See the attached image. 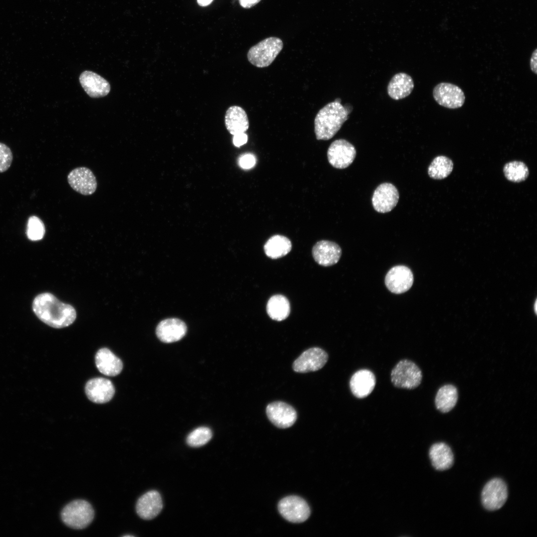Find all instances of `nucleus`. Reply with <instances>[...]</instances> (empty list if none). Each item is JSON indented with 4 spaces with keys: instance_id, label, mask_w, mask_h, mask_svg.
<instances>
[{
    "instance_id": "12",
    "label": "nucleus",
    "mask_w": 537,
    "mask_h": 537,
    "mask_svg": "<svg viewBox=\"0 0 537 537\" xmlns=\"http://www.w3.org/2000/svg\"><path fill=\"white\" fill-rule=\"evenodd\" d=\"M413 281V274L411 269L402 265L392 267L385 278L386 286L390 292L395 294L408 291L412 286Z\"/></svg>"
},
{
    "instance_id": "27",
    "label": "nucleus",
    "mask_w": 537,
    "mask_h": 537,
    "mask_svg": "<svg viewBox=\"0 0 537 537\" xmlns=\"http://www.w3.org/2000/svg\"><path fill=\"white\" fill-rule=\"evenodd\" d=\"M457 399L456 388L452 385L447 384L439 389L435 398V405L440 411L447 413L454 408Z\"/></svg>"
},
{
    "instance_id": "26",
    "label": "nucleus",
    "mask_w": 537,
    "mask_h": 537,
    "mask_svg": "<svg viewBox=\"0 0 537 537\" xmlns=\"http://www.w3.org/2000/svg\"><path fill=\"white\" fill-rule=\"evenodd\" d=\"M267 312L269 317L273 320H284L288 317L290 312L289 302L284 295H273L268 301Z\"/></svg>"
},
{
    "instance_id": "13",
    "label": "nucleus",
    "mask_w": 537,
    "mask_h": 537,
    "mask_svg": "<svg viewBox=\"0 0 537 537\" xmlns=\"http://www.w3.org/2000/svg\"><path fill=\"white\" fill-rule=\"evenodd\" d=\"M266 413L269 421L274 426L281 429L290 427L297 419L295 409L282 401L269 403L266 408Z\"/></svg>"
},
{
    "instance_id": "23",
    "label": "nucleus",
    "mask_w": 537,
    "mask_h": 537,
    "mask_svg": "<svg viewBox=\"0 0 537 537\" xmlns=\"http://www.w3.org/2000/svg\"><path fill=\"white\" fill-rule=\"evenodd\" d=\"M429 456L432 465L438 470L448 469L453 463L452 451L450 448L444 443H437L433 445L429 450Z\"/></svg>"
},
{
    "instance_id": "30",
    "label": "nucleus",
    "mask_w": 537,
    "mask_h": 537,
    "mask_svg": "<svg viewBox=\"0 0 537 537\" xmlns=\"http://www.w3.org/2000/svg\"><path fill=\"white\" fill-rule=\"evenodd\" d=\"M212 433L206 427H198L192 431L187 437V444L192 447H199L205 445L211 439Z\"/></svg>"
},
{
    "instance_id": "32",
    "label": "nucleus",
    "mask_w": 537,
    "mask_h": 537,
    "mask_svg": "<svg viewBox=\"0 0 537 537\" xmlns=\"http://www.w3.org/2000/svg\"><path fill=\"white\" fill-rule=\"evenodd\" d=\"M13 156L10 149L0 142V173L6 171L10 167Z\"/></svg>"
},
{
    "instance_id": "6",
    "label": "nucleus",
    "mask_w": 537,
    "mask_h": 537,
    "mask_svg": "<svg viewBox=\"0 0 537 537\" xmlns=\"http://www.w3.org/2000/svg\"><path fill=\"white\" fill-rule=\"evenodd\" d=\"M278 509L282 517L293 523L304 522L310 515V508L307 502L296 496H289L282 499L278 503Z\"/></svg>"
},
{
    "instance_id": "15",
    "label": "nucleus",
    "mask_w": 537,
    "mask_h": 537,
    "mask_svg": "<svg viewBox=\"0 0 537 537\" xmlns=\"http://www.w3.org/2000/svg\"><path fill=\"white\" fill-rule=\"evenodd\" d=\"M88 398L92 402L102 404L109 401L115 393L112 382L106 378L96 377L89 380L85 386Z\"/></svg>"
},
{
    "instance_id": "36",
    "label": "nucleus",
    "mask_w": 537,
    "mask_h": 537,
    "mask_svg": "<svg viewBox=\"0 0 537 537\" xmlns=\"http://www.w3.org/2000/svg\"><path fill=\"white\" fill-rule=\"evenodd\" d=\"M240 4L245 8H249L259 3L261 0H239Z\"/></svg>"
},
{
    "instance_id": "3",
    "label": "nucleus",
    "mask_w": 537,
    "mask_h": 537,
    "mask_svg": "<svg viewBox=\"0 0 537 537\" xmlns=\"http://www.w3.org/2000/svg\"><path fill=\"white\" fill-rule=\"evenodd\" d=\"M94 511L88 501L78 499L67 504L62 509L61 518L68 527L76 530L87 528L92 521Z\"/></svg>"
},
{
    "instance_id": "37",
    "label": "nucleus",
    "mask_w": 537,
    "mask_h": 537,
    "mask_svg": "<svg viewBox=\"0 0 537 537\" xmlns=\"http://www.w3.org/2000/svg\"><path fill=\"white\" fill-rule=\"evenodd\" d=\"M213 0H197L198 4L202 6L209 5Z\"/></svg>"
},
{
    "instance_id": "22",
    "label": "nucleus",
    "mask_w": 537,
    "mask_h": 537,
    "mask_svg": "<svg viewBox=\"0 0 537 537\" xmlns=\"http://www.w3.org/2000/svg\"><path fill=\"white\" fill-rule=\"evenodd\" d=\"M225 125L231 134L235 135L245 133L249 127L248 117L245 110L237 105L229 107L225 116Z\"/></svg>"
},
{
    "instance_id": "9",
    "label": "nucleus",
    "mask_w": 537,
    "mask_h": 537,
    "mask_svg": "<svg viewBox=\"0 0 537 537\" xmlns=\"http://www.w3.org/2000/svg\"><path fill=\"white\" fill-rule=\"evenodd\" d=\"M433 97L440 105L449 109L461 107L465 97L463 90L458 86L449 83H441L433 89Z\"/></svg>"
},
{
    "instance_id": "33",
    "label": "nucleus",
    "mask_w": 537,
    "mask_h": 537,
    "mask_svg": "<svg viewBox=\"0 0 537 537\" xmlns=\"http://www.w3.org/2000/svg\"><path fill=\"white\" fill-rule=\"evenodd\" d=\"M256 163V159L251 154H246L242 156L239 160L240 166L243 169H249L253 167Z\"/></svg>"
},
{
    "instance_id": "24",
    "label": "nucleus",
    "mask_w": 537,
    "mask_h": 537,
    "mask_svg": "<svg viewBox=\"0 0 537 537\" xmlns=\"http://www.w3.org/2000/svg\"><path fill=\"white\" fill-rule=\"evenodd\" d=\"M414 87L412 77L404 73L395 74L390 80L387 86L389 96L395 100L408 96Z\"/></svg>"
},
{
    "instance_id": "5",
    "label": "nucleus",
    "mask_w": 537,
    "mask_h": 537,
    "mask_svg": "<svg viewBox=\"0 0 537 537\" xmlns=\"http://www.w3.org/2000/svg\"><path fill=\"white\" fill-rule=\"evenodd\" d=\"M422 374L419 367L408 359L399 361L391 372V380L398 388L414 389L421 383Z\"/></svg>"
},
{
    "instance_id": "10",
    "label": "nucleus",
    "mask_w": 537,
    "mask_h": 537,
    "mask_svg": "<svg viewBox=\"0 0 537 537\" xmlns=\"http://www.w3.org/2000/svg\"><path fill=\"white\" fill-rule=\"evenodd\" d=\"M328 359L327 353L317 348H310L303 352L292 364L294 371L306 373L315 371L322 368Z\"/></svg>"
},
{
    "instance_id": "2",
    "label": "nucleus",
    "mask_w": 537,
    "mask_h": 537,
    "mask_svg": "<svg viewBox=\"0 0 537 537\" xmlns=\"http://www.w3.org/2000/svg\"><path fill=\"white\" fill-rule=\"evenodd\" d=\"M349 110L340 99L329 102L319 110L314 119V132L318 140L333 138L348 119Z\"/></svg>"
},
{
    "instance_id": "29",
    "label": "nucleus",
    "mask_w": 537,
    "mask_h": 537,
    "mask_svg": "<svg viewBox=\"0 0 537 537\" xmlns=\"http://www.w3.org/2000/svg\"><path fill=\"white\" fill-rule=\"evenodd\" d=\"M503 172L506 179L514 182L524 181L529 176V169L526 165L521 161H512L505 164Z\"/></svg>"
},
{
    "instance_id": "34",
    "label": "nucleus",
    "mask_w": 537,
    "mask_h": 537,
    "mask_svg": "<svg viewBox=\"0 0 537 537\" xmlns=\"http://www.w3.org/2000/svg\"><path fill=\"white\" fill-rule=\"evenodd\" d=\"M248 136L245 133H242L234 135L233 143L235 146L240 147L247 143Z\"/></svg>"
},
{
    "instance_id": "25",
    "label": "nucleus",
    "mask_w": 537,
    "mask_h": 537,
    "mask_svg": "<svg viewBox=\"0 0 537 537\" xmlns=\"http://www.w3.org/2000/svg\"><path fill=\"white\" fill-rule=\"evenodd\" d=\"M291 248L290 240L286 237L280 235L271 236L264 246L266 255L272 259L285 256L290 252Z\"/></svg>"
},
{
    "instance_id": "11",
    "label": "nucleus",
    "mask_w": 537,
    "mask_h": 537,
    "mask_svg": "<svg viewBox=\"0 0 537 537\" xmlns=\"http://www.w3.org/2000/svg\"><path fill=\"white\" fill-rule=\"evenodd\" d=\"M68 182L76 192L84 195L93 194L97 187L96 178L92 172L85 167L72 170L67 176Z\"/></svg>"
},
{
    "instance_id": "14",
    "label": "nucleus",
    "mask_w": 537,
    "mask_h": 537,
    "mask_svg": "<svg viewBox=\"0 0 537 537\" xmlns=\"http://www.w3.org/2000/svg\"><path fill=\"white\" fill-rule=\"evenodd\" d=\"M399 197L396 187L391 183L384 182L375 189L372 197V204L377 212L387 213L396 206Z\"/></svg>"
},
{
    "instance_id": "38",
    "label": "nucleus",
    "mask_w": 537,
    "mask_h": 537,
    "mask_svg": "<svg viewBox=\"0 0 537 537\" xmlns=\"http://www.w3.org/2000/svg\"><path fill=\"white\" fill-rule=\"evenodd\" d=\"M123 537H133V536H132V535H125V536H123Z\"/></svg>"
},
{
    "instance_id": "7",
    "label": "nucleus",
    "mask_w": 537,
    "mask_h": 537,
    "mask_svg": "<svg viewBox=\"0 0 537 537\" xmlns=\"http://www.w3.org/2000/svg\"><path fill=\"white\" fill-rule=\"evenodd\" d=\"M508 498V488L501 479L495 478L489 481L483 488L482 503L485 509L495 511L501 508Z\"/></svg>"
},
{
    "instance_id": "21",
    "label": "nucleus",
    "mask_w": 537,
    "mask_h": 537,
    "mask_svg": "<svg viewBox=\"0 0 537 537\" xmlns=\"http://www.w3.org/2000/svg\"><path fill=\"white\" fill-rule=\"evenodd\" d=\"M95 361L99 371L107 376H116L123 368L121 360L107 348H102L97 352Z\"/></svg>"
},
{
    "instance_id": "1",
    "label": "nucleus",
    "mask_w": 537,
    "mask_h": 537,
    "mask_svg": "<svg viewBox=\"0 0 537 537\" xmlns=\"http://www.w3.org/2000/svg\"><path fill=\"white\" fill-rule=\"evenodd\" d=\"M32 308L40 320L55 328L67 327L76 318V312L73 306L61 302L50 293L38 295L33 301Z\"/></svg>"
},
{
    "instance_id": "17",
    "label": "nucleus",
    "mask_w": 537,
    "mask_h": 537,
    "mask_svg": "<svg viewBox=\"0 0 537 537\" xmlns=\"http://www.w3.org/2000/svg\"><path fill=\"white\" fill-rule=\"evenodd\" d=\"M163 506L160 494L156 490H151L138 499L136 505V511L141 518L149 520L158 515Z\"/></svg>"
},
{
    "instance_id": "16",
    "label": "nucleus",
    "mask_w": 537,
    "mask_h": 537,
    "mask_svg": "<svg viewBox=\"0 0 537 537\" xmlns=\"http://www.w3.org/2000/svg\"><path fill=\"white\" fill-rule=\"evenodd\" d=\"M312 253L317 263L324 267H329L338 263L342 255V250L335 242L321 240L314 245Z\"/></svg>"
},
{
    "instance_id": "18",
    "label": "nucleus",
    "mask_w": 537,
    "mask_h": 537,
    "mask_svg": "<svg viewBox=\"0 0 537 537\" xmlns=\"http://www.w3.org/2000/svg\"><path fill=\"white\" fill-rule=\"evenodd\" d=\"M79 81L86 93L91 97L105 96L110 90L109 83L103 78L92 71L83 72L80 76Z\"/></svg>"
},
{
    "instance_id": "20",
    "label": "nucleus",
    "mask_w": 537,
    "mask_h": 537,
    "mask_svg": "<svg viewBox=\"0 0 537 537\" xmlns=\"http://www.w3.org/2000/svg\"><path fill=\"white\" fill-rule=\"evenodd\" d=\"M375 383V377L372 372L368 369H360L351 377L350 387L355 397L363 398L371 393Z\"/></svg>"
},
{
    "instance_id": "8",
    "label": "nucleus",
    "mask_w": 537,
    "mask_h": 537,
    "mask_svg": "<svg viewBox=\"0 0 537 537\" xmlns=\"http://www.w3.org/2000/svg\"><path fill=\"white\" fill-rule=\"evenodd\" d=\"M356 156L355 147L343 139L333 141L327 150V158L329 163L334 168L343 169L349 167Z\"/></svg>"
},
{
    "instance_id": "4",
    "label": "nucleus",
    "mask_w": 537,
    "mask_h": 537,
    "mask_svg": "<svg viewBox=\"0 0 537 537\" xmlns=\"http://www.w3.org/2000/svg\"><path fill=\"white\" fill-rule=\"evenodd\" d=\"M282 40L276 37L267 38L250 48L247 53L249 62L258 68L269 66L283 48Z\"/></svg>"
},
{
    "instance_id": "19",
    "label": "nucleus",
    "mask_w": 537,
    "mask_h": 537,
    "mask_svg": "<svg viewBox=\"0 0 537 537\" xmlns=\"http://www.w3.org/2000/svg\"><path fill=\"white\" fill-rule=\"evenodd\" d=\"M185 324L177 318H169L162 321L156 328V335L163 342L170 343L180 340L185 335Z\"/></svg>"
},
{
    "instance_id": "35",
    "label": "nucleus",
    "mask_w": 537,
    "mask_h": 537,
    "mask_svg": "<svg viewBox=\"0 0 537 537\" xmlns=\"http://www.w3.org/2000/svg\"><path fill=\"white\" fill-rule=\"evenodd\" d=\"M530 67L532 71L535 74H537V49L535 50L532 53L531 59H530Z\"/></svg>"
},
{
    "instance_id": "28",
    "label": "nucleus",
    "mask_w": 537,
    "mask_h": 537,
    "mask_svg": "<svg viewBox=\"0 0 537 537\" xmlns=\"http://www.w3.org/2000/svg\"><path fill=\"white\" fill-rule=\"evenodd\" d=\"M453 167L452 161L447 157L439 156L434 159L428 169L430 178L442 179L451 173Z\"/></svg>"
},
{
    "instance_id": "31",
    "label": "nucleus",
    "mask_w": 537,
    "mask_h": 537,
    "mask_svg": "<svg viewBox=\"0 0 537 537\" xmlns=\"http://www.w3.org/2000/svg\"><path fill=\"white\" fill-rule=\"evenodd\" d=\"M45 233L43 221L35 216H30L28 220L26 233L28 239L32 241L42 239Z\"/></svg>"
}]
</instances>
